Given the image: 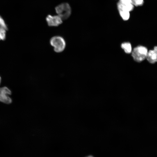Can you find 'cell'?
Wrapping results in <instances>:
<instances>
[{"mask_svg":"<svg viewBox=\"0 0 157 157\" xmlns=\"http://www.w3.org/2000/svg\"><path fill=\"white\" fill-rule=\"evenodd\" d=\"M50 43L53 48L55 51L60 53L65 49L66 43L64 38L60 36H55L52 37L50 40Z\"/></svg>","mask_w":157,"mask_h":157,"instance_id":"1","label":"cell"},{"mask_svg":"<svg viewBox=\"0 0 157 157\" xmlns=\"http://www.w3.org/2000/svg\"><path fill=\"white\" fill-rule=\"evenodd\" d=\"M55 9L58 15L62 20L68 19L71 15V9L67 3H61L56 6Z\"/></svg>","mask_w":157,"mask_h":157,"instance_id":"2","label":"cell"},{"mask_svg":"<svg viewBox=\"0 0 157 157\" xmlns=\"http://www.w3.org/2000/svg\"><path fill=\"white\" fill-rule=\"evenodd\" d=\"M148 52L147 49L145 47L138 46L133 49L132 55L135 61L139 62L146 58Z\"/></svg>","mask_w":157,"mask_h":157,"instance_id":"3","label":"cell"},{"mask_svg":"<svg viewBox=\"0 0 157 157\" xmlns=\"http://www.w3.org/2000/svg\"><path fill=\"white\" fill-rule=\"evenodd\" d=\"M11 94V91L7 87L0 88V101L7 104L11 103L12 99L8 96Z\"/></svg>","mask_w":157,"mask_h":157,"instance_id":"4","label":"cell"},{"mask_svg":"<svg viewBox=\"0 0 157 157\" xmlns=\"http://www.w3.org/2000/svg\"><path fill=\"white\" fill-rule=\"evenodd\" d=\"M46 19L48 25L50 26H57L63 22L62 19L58 15L52 16L49 15Z\"/></svg>","mask_w":157,"mask_h":157,"instance_id":"5","label":"cell"},{"mask_svg":"<svg viewBox=\"0 0 157 157\" xmlns=\"http://www.w3.org/2000/svg\"><path fill=\"white\" fill-rule=\"evenodd\" d=\"M148 61L150 63H154L157 60V47H154L153 50H150L148 52L146 58Z\"/></svg>","mask_w":157,"mask_h":157,"instance_id":"6","label":"cell"},{"mask_svg":"<svg viewBox=\"0 0 157 157\" xmlns=\"http://www.w3.org/2000/svg\"><path fill=\"white\" fill-rule=\"evenodd\" d=\"M121 47L126 53H129L131 52L132 48L130 43L129 42L123 43L121 45Z\"/></svg>","mask_w":157,"mask_h":157,"instance_id":"7","label":"cell"},{"mask_svg":"<svg viewBox=\"0 0 157 157\" xmlns=\"http://www.w3.org/2000/svg\"><path fill=\"white\" fill-rule=\"evenodd\" d=\"M120 16L124 20H127L129 18V12L123 10H119Z\"/></svg>","mask_w":157,"mask_h":157,"instance_id":"8","label":"cell"},{"mask_svg":"<svg viewBox=\"0 0 157 157\" xmlns=\"http://www.w3.org/2000/svg\"><path fill=\"white\" fill-rule=\"evenodd\" d=\"M6 30L4 28L0 26V40H3L5 39Z\"/></svg>","mask_w":157,"mask_h":157,"instance_id":"9","label":"cell"},{"mask_svg":"<svg viewBox=\"0 0 157 157\" xmlns=\"http://www.w3.org/2000/svg\"><path fill=\"white\" fill-rule=\"evenodd\" d=\"M132 4L136 6H140L144 3V0H131Z\"/></svg>","mask_w":157,"mask_h":157,"instance_id":"10","label":"cell"},{"mask_svg":"<svg viewBox=\"0 0 157 157\" xmlns=\"http://www.w3.org/2000/svg\"><path fill=\"white\" fill-rule=\"evenodd\" d=\"M0 26L2 27L6 30L7 29V26L3 20L0 17Z\"/></svg>","mask_w":157,"mask_h":157,"instance_id":"11","label":"cell"},{"mask_svg":"<svg viewBox=\"0 0 157 157\" xmlns=\"http://www.w3.org/2000/svg\"><path fill=\"white\" fill-rule=\"evenodd\" d=\"M86 157H93L92 156H89Z\"/></svg>","mask_w":157,"mask_h":157,"instance_id":"12","label":"cell"},{"mask_svg":"<svg viewBox=\"0 0 157 157\" xmlns=\"http://www.w3.org/2000/svg\"><path fill=\"white\" fill-rule=\"evenodd\" d=\"M1 78L0 77V83H1Z\"/></svg>","mask_w":157,"mask_h":157,"instance_id":"13","label":"cell"}]
</instances>
